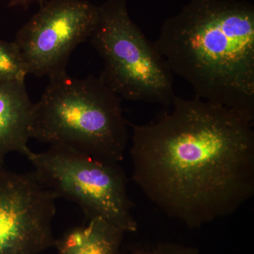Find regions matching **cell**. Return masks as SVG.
I'll return each instance as SVG.
<instances>
[{
	"mask_svg": "<svg viewBox=\"0 0 254 254\" xmlns=\"http://www.w3.org/2000/svg\"><path fill=\"white\" fill-rule=\"evenodd\" d=\"M170 107L129 123L133 182L189 229L233 215L254 194V122L196 96Z\"/></svg>",
	"mask_w": 254,
	"mask_h": 254,
	"instance_id": "obj_1",
	"label": "cell"
},
{
	"mask_svg": "<svg viewBox=\"0 0 254 254\" xmlns=\"http://www.w3.org/2000/svg\"><path fill=\"white\" fill-rule=\"evenodd\" d=\"M154 44L195 96L254 120V6L190 0L165 20Z\"/></svg>",
	"mask_w": 254,
	"mask_h": 254,
	"instance_id": "obj_2",
	"label": "cell"
},
{
	"mask_svg": "<svg viewBox=\"0 0 254 254\" xmlns=\"http://www.w3.org/2000/svg\"><path fill=\"white\" fill-rule=\"evenodd\" d=\"M122 101L100 76L50 78L34 104L31 138L120 163L130 138Z\"/></svg>",
	"mask_w": 254,
	"mask_h": 254,
	"instance_id": "obj_3",
	"label": "cell"
},
{
	"mask_svg": "<svg viewBox=\"0 0 254 254\" xmlns=\"http://www.w3.org/2000/svg\"><path fill=\"white\" fill-rule=\"evenodd\" d=\"M104 67L100 77L122 99L169 108L175 93L173 73L153 43L132 21L127 0H107L90 36Z\"/></svg>",
	"mask_w": 254,
	"mask_h": 254,
	"instance_id": "obj_4",
	"label": "cell"
},
{
	"mask_svg": "<svg viewBox=\"0 0 254 254\" xmlns=\"http://www.w3.org/2000/svg\"><path fill=\"white\" fill-rule=\"evenodd\" d=\"M26 158L38 181L58 198L76 203L87 220L103 219L125 233L138 230L126 175L119 163L58 145L31 151Z\"/></svg>",
	"mask_w": 254,
	"mask_h": 254,
	"instance_id": "obj_5",
	"label": "cell"
},
{
	"mask_svg": "<svg viewBox=\"0 0 254 254\" xmlns=\"http://www.w3.org/2000/svg\"><path fill=\"white\" fill-rule=\"evenodd\" d=\"M98 19L99 6L88 0H47L14 41L28 75L50 78L66 73L70 55L90 38Z\"/></svg>",
	"mask_w": 254,
	"mask_h": 254,
	"instance_id": "obj_6",
	"label": "cell"
},
{
	"mask_svg": "<svg viewBox=\"0 0 254 254\" xmlns=\"http://www.w3.org/2000/svg\"><path fill=\"white\" fill-rule=\"evenodd\" d=\"M58 198L33 171L16 173L0 164V254H41L55 247Z\"/></svg>",
	"mask_w": 254,
	"mask_h": 254,
	"instance_id": "obj_7",
	"label": "cell"
},
{
	"mask_svg": "<svg viewBox=\"0 0 254 254\" xmlns=\"http://www.w3.org/2000/svg\"><path fill=\"white\" fill-rule=\"evenodd\" d=\"M34 104L25 81H0V164L11 153L26 157L32 151L28 143Z\"/></svg>",
	"mask_w": 254,
	"mask_h": 254,
	"instance_id": "obj_8",
	"label": "cell"
},
{
	"mask_svg": "<svg viewBox=\"0 0 254 254\" xmlns=\"http://www.w3.org/2000/svg\"><path fill=\"white\" fill-rule=\"evenodd\" d=\"M125 232L101 218L88 220L55 240L58 254H122Z\"/></svg>",
	"mask_w": 254,
	"mask_h": 254,
	"instance_id": "obj_9",
	"label": "cell"
},
{
	"mask_svg": "<svg viewBox=\"0 0 254 254\" xmlns=\"http://www.w3.org/2000/svg\"><path fill=\"white\" fill-rule=\"evenodd\" d=\"M27 75L26 65L14 41L0 39V81H25Z\"/></svg>",
	"mask_w": 254,
	"mask_h": 254,
	"instance_id": "obj_10",
	"label": "cell"
},
{
	"mask_svg": "<svg viewBox=\"0 0 254 254\" xmlns=\"http://www.w3.org/2000/svg\"><path fill=\"white\" fill-rule=\"evenodd\" d=\"M129 254H200L195 247L180 244L160 243L150 250H138Z\"/></svg>",
	"mask_w": 254,
	"mask_h": 254,
	"instance_id": "obj_11",
	"label": "cell"
},
{
	"mask_svg": "<svg viewBox=\"0 0 254 254\" xmlns=\"http://www.w3.org/2000/svg\"><path fill=\"white\" fill-rule=\"evenodd\" d=\"M47 0H11L9 4V7L14 6H21L23 8H28L30 4L33 2H38V4L43 5L45 4Z\"/></svg>",
	"mask_w": 254,
	"mask_h": 254,
	"instance_id": "obj_12",
	"label": "cell"
}]
</instances>
